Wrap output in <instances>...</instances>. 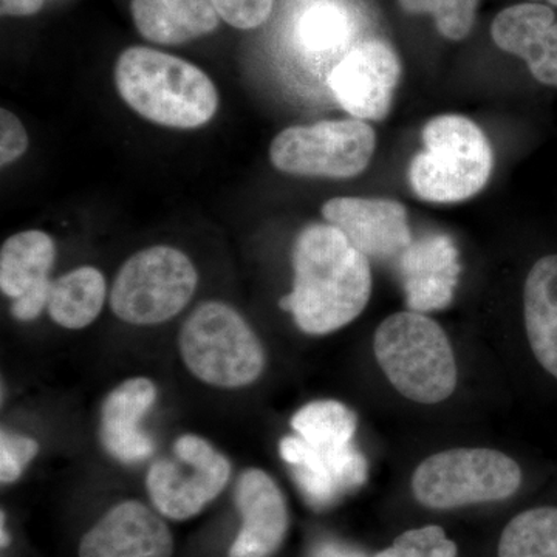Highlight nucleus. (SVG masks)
<instances>
[{"instance_id": "nucleus-23", "label": "nucleus", "mask_w": 557, "mask_h": 557, "mask_svg": "<svg viewBox=\"0 0 557 557\" xmlns=\"http://www.w3.org/2000/svg\"><path fill=\"white\" fill-rule=\"evenodd\" d=\"M498 557H557V508L516 516L502 534Z\"/></svg>"}, {"instance_id": "nucleus-6", "label": "nucleus", "mask_w": 557, "mask_h": 557, "mask_svg": "<svg viewBox=\"0 0 557 557\" xmlns=\"http://www.w3.org/2000/svg\"><path fill=\"white\" fill-rule=\"evenodd\" d=\"M197 284L199 273L185 252L168 245L141 249L116 274L110 309L126 324H164L188 307Z\"/></svg>"}, {"instance_id": "nucleus-17", "label": "nucleus", "mask_w": 557, "mask_h": 557, "mask_svg": "<svg viewBox=\"0 0 557 557\" xmlns=\"http://www.w3.org/2000/svg\"><path fill=\"white\" fill-rule=\"evenodd\" d=\"M157 401L153 381L137 376L123 381L106 397L101 408V442L121 463L134 465L152 456L153 442L141 421Z\"/></svg>"}, {"instance_id": "nucleus-13", "label": "nucleus", "mask_w": 557, "mask_h": 557, "mask_svg": "<svg viewBox=\"0 0 557 557\" xmlns=\"http://www.w3.org/2000/svg\"><path fill=\"white\" fill-rule=\"evenodd\" d=\"M79 557H172L174 537L159 511L124 500L84 534Z\"/></svg>"}, {"instance_id": "nucleus-3", "label": "nucleus", "mask_w": 557, "mask_h": 557, "mask_svg": "<svg viewBox=\"0 0 557 557\" xmlns=\"http://www.w3.org/2000/svg\"><path fill=\"white\" fill-rule=\"evenodd\" d=\"M375 357L403 397L435 405L456 391L453 347L437 322L417 311H399L376 330Z\"/></svg>"}, {"instance_id": "nucleus-7", "label": "nucleus", "mask_w": 557, "mask_h": 557, "mask_svg": "<svg viewBox=\"0 0 557 557\" xmlns=\"http://www.w3.org/2000/svg\"><path fill=\"white\" fill-rule=\"evenodd\" d=\"M522 483L512 458L493 449H450L426 458L413 472L416 498L428 508L449 509L511 497Z\"/></svg>"}, {"instance_id": "nucleus-25", "label": "nucleus", "mask_w": 557, "mask_h": 557, "mask_svg": "<svg viewBox=\"0 0 557 557\" xmlns=\"http://www.w3.org/2000/svg\"><path fill=\"white\" fill-rule=\"evenodd\" d=\"M410 14H432L440 35L446 39L467 38L474 27L479 0H398Z\"/></svg>"}, {"instance_id": "nucleus-28", "label": "nucleus", "mask_w": 557, "mask_h": 557, "mask_svg": "<svg viewBox=\"0 0 557 557\" xmlns=\"http://www.w3.org/2000/svg\"><path fill=\"white\" fill-rule=\"evenodd\" d=\"M223 21L240 30H251L269 20L274 0H209Z\"/></svg>"}, {"instance_id": "nucleus-33", "label": "nucleus", "mask_w": 557, "mask_h": 557, "mask_svg": "<svg viewBox=\"0 0 557 557\" xmlns=\"http://www.w3.org/2000/svg\"><path fill=\"white\" fill-rule=\"evenodd\" d=\"M531 2H539V3L547 2V3H549V5L557 7V0H531Z\"/></svg>"}, {"instance_id": "nucleus-30", "label": "nucleus", "mask_w": 557, "mask_h": 557, "mask_svg": "<svg viewBox=\"0 0 557 557\" xmlns=\"http://www.w3.org/2000/svg\"><path fill=\"white\" fill-rule=\"evenodd\" d=\"M44 0H0L3 16H32L42 9Z\"/></svg>"}, {"instance_id": "nucleus-20", "label": "nucleus", "mask_w": 557, "mask_h": 557, "mask_svg": "<svg viewBox=\"0 0 557 557\" xmlns=\"http://www.w3.org/2000/svg\"><path fill=\"white\" fill-rule=\"evenodd\" d=\"M57 245L44 231L14 234L0 249V289L13 300L51 285Z\"/></svg>"}, {"instance_id": "nucleus-27", "label": "nucleus", "mask_w": 557, "mask_h": 557, "mask_svg": "<svg viewBox=\"0 0 557 557\" xmlns=\"http://www.w3.org/2000/svg\"><path fill=\"white\" fill-rule=\"evenodd\" d=\"M39 453L36 440L2 431L0 435V482L3 485L20 480L25 467Z\"/></svg>"}, {"instance_id": "nucleus-12", "label": "nucleus", "mask_w": 557, "mask_h": 557, "mask_svg": "<svg viewBox=\"0 0 557 557\" xmlns=\"http://www.w3.org/2000/svg\"><path fill=\"white\" fill-rule=\"evenodd\" d=\"M322 215L368 258L398 259L412 244L408 211L395 200L338 197L325 201Z\"/></svg>"}, {"instance_id": "nucleus-10", "label": "nucleus", "mask_w": 557, "mask_h": 557, "mask_svg": "<svg viewBox=\"0 0 557 557\" xmlns=\"http://www.w3.org/2000/svg\"><path fill=\"white\" fill-rule=\"evenodd\" d=\"M401 78V62L383 40L354 47L333 67L330 90L354 119L380 121L391 112L394 91Z\"/></svg>"}, {"instance_id": "nucleus-1", "label": "nucleus", "mask_w": 557, "mask_h": 557, "mask_svg": "<svg viewBox=\"0 0 557 557\" xmlns=\"http://www.w3.org/2000/svg\"><path fill=\"white\" fill-rule=\"evenodd\" d=\"M293 292L281 307L309 335H329L355 321L369 304L368 256L332 225H310L293 248Z\"/></svg>"}, {"instance_id": "nucleus-2", "label": "nucleus", "mask_w": 557, "mask_h": 557, "mask_svg": "<svg viewBox=\"0 0 557 557\" xmlns=\"http://www.w3.org/2000/svg\"><path fill=\"white\" fill-rule=\"evenodd\" d=\"M115 84L131 109L159 126L197 129L218 113L219 91L203 70L149 47L120 54Z\"/></svg>"}, {"instance_id": "nucleus-11", "label": "nucleus", "mask_w": 557, "mask_h": 557, "mask_svg": "<svg viewBox=\"0 0 557 557\" xmlns=\"http://www.w3.org/2000/svg\"><path fill=\"white\" fill-rule=\"evenodd\" d=\"M278 450L313 508L332 507L368 480V461L354 445L317 448L296 435L282 440Z\"/></svg>"}, {"instance_id": "nucleus-22", "label": "nucleus", "mask_w": 557, "mask_h": 557, "mask_svg": "<svg viewBox=\"0 0 557 557\" xmlns=\"http://www.w3.org/2000/svg\"><path fill=\"white\" fill-rule=\"evenodd\" d=\"M357 424L354 410L335 399L310 403L292 418L293 431L304 442L317 448H343L351 445Z\"/></svg>"}, {"instance_id": "nucleus-5", "label": "nucleus", "mask_w": 557, "mask_h": 557, "mask_svg": "<svg viewBox=\"0 0 557 557\" xmlns=\"http://www.w3.org/2000/svg\"><path fill=\"white\" fill-rule=\"evenodd\" d=\"M423 152L413 157L409 182L421 200L458 203L485 188L493 172V149L474 121L440 115L423 129Z\"/></svg>"}, {"instance_id": "nucleus-32", "label": "nucleus", "mask_w": 557, "mask_h": 557, "mask_svg": "<svg viewBox=\"0 0 557 557\" xmlns=\"http://www.w3.org/2000/svg\"><path fill=\"white\" fill-rule=\"evenodd\" d=\"M9 545V534L5 533V512H2V547Z\"/></svg>"}, {"instance_id": "nucleus-16", "label": "nucleus", "mask_w": 557, "mask_h": 557, "mask_svg": "<svg viewBox=\"0 0 557 557\" xmlns=\"http://www.w3.org/2000/svg\"><path fill=\"white\" fill-rule=\"evenodd\" d=\"M491 36L498 49L522 58L531 75L557 87V22L552 7L528 2L497 14Z\"/></svg>"}, {"instance_id": "nucleus-9", "label": "nucleus", "mask_w": 557, "mask_h": 557, "mask_svg": "<svg viewBox=\"0 0 557 557\" xmlns=\"http://www.w3.org/2000/svg\"><path fill=\"white\" fill-rule=\"evenodd\" d=\"M231 463L199 435H182L174 457L160 458L146 475V487L156 511L171 520L200 515L228 485Z\"/></svg>"}, {"instance_id": "nucleus-24", "label": "nucleus", "mask_w": 557, "mask_h": 557, "mask_svg": "<svg viewBox=\"0 0 557 557\" xmlns=\"http://www.w3.org/2000/svg\"><path fill=\"white\" fill-rule=\"evenodd\" d=\"M354 33V22L343 5L336 2L313 3L300 13L295 36L300 49L313 54L330 53L346 46Z\"/></svg>"}, {"instance_id": "nucleus-8", "label": "nucleus", "mask_w": 557, "mask_h": 557, "mask_svg": "<svg viewBox=\"0 0 557 557\" xmlns=\"http://www.w3.org/2000/svg\"><path fill=\"white\" fill-rule=\"evenodd\" d=\"M375 146V131L366 121H321L277 134L270 160L277 171L298 177L351 178L368 170Z\"/></svg>"}, {"instance_id": "nucleus-19", "label": "nucleus", "mask_w": 557, "mask_h": 557, "mask_svg": "<svg viewBox=\"0 0 557 557\" xmlns=\"http://www.w3.org/2000/svg\"><path fill=\"white\" fill-rule=\"evenodd\" d=\"M523 306L534 357L557 380V255L539 259L528 273Z\"/></svg>"}, {"instance_id": "nucleus-26", "label": "nucleus", "mask_w": 557, "mask_h": 557, "mask_svg": "<svg viewBox=\"0 0 557 557\" xmlns=\"http://www.w3.org/2000/svg\"><path fill=\"white\" fill-rule=\"evenodd\" d=\"M375 557H457V545L440 527L410 530Z\"/></svg>"}, {"instance_id": "nucleus-4", "label": "nucleus", "mask_w": 557, "mask_h": 557, "mask_svg": "<svg viewBox=\"0 0 557 557\" xmlns=\"http://www.w3.org/2000/svg\"><path fill=\"white\" fill-rule=\"evenodd\" d=\"M178 350L186 369L207 386H251L265 369L262 343L239 311L222 300L200 304L182 325Z\"/></svg>"}, {"instance_id": "nucleus-15", "label": "nucleus", "mask_w": 557, "mask_h": 557, "mask_svg": "<svg viewBox=\"0 0 557 557\" xmlns=\"http://www.w3.org/2000/svg\"><path fill=\"white\" fill-rule=\"evenodd\" d=\"M236 505L242 527L230 557H271L287 536V502L277 483L258 468L247 469L237 480Z\"/></svg>"}, {"instance_id": "nucleus-18", "label": "nucleus", "mask_w": 557, "mask_h": 557, "mask_svg": "<svg viewBox=\"0 0 557 557\" xmlns=\"http://www.w3.org/2000/svg\"><path fill=\"white\" fill-rule=\"evenodd\" d=\"M132 17L143 38L177 46L219 27V13L209 0H132Z\"/></svg>"}, {"instance_id": "nucleus-29", "label": "nucleus", "mask_w": 557, "mask_h": 557, "mask_svg": "<svg viewBox=\"0 0 557 557\" xmlns=\"http://www.w3.org/2000/svg\"><path fill=\"white\" fill-rule=\"evenodd\" d=\"M28 149V134L24 124L10 110L0 112V163L2 166L20 160Z\"/></svg>"}, {"instance_id": "nucleus-31", "label": "nucleus", "mask_w": 557, "mask_h": 557, "mask_svg": "<svg viewBox=\"0 0 557 557\" xmlns=\"http://www.w3.org/2000/svg\"><path fill=\"white\" fill-rule=\"evenodd\" d=\"M313 557H364L355 549L341 547L336 544H324L314 549Z\"/></svg>"}, {"instance_id": "nucleus-21", "label": "nucleus", "mask_w": 557, "mask_h": 557, "mask_svg": "<svg viewBox=\"0 0 557 557\" xmlns=\"http://www.w3.org/2000/svg\"><path fill=\"white\" fill-rule=\"evenodd\" d=\"M108 285L100 270L79 267L58 277L51 285L49 314L62 329L89 327L104 307Z\"/></svg>"}, {"instance_id": "nucleus-14", "label": "nucleus", "mask_w": 557, "mask_h": 557, "mask_svg": "<svg viewBox=\"0 0 557 557\" xmlns=\"http://www.w3.org/2000/svg\"><path fill=\"white\" fill-rule=\"evenodd\" d=\"M397 267L410 310L424 314L453 302L461 265L456 242L448 234L412 240L399 255Z\"/></svg>"}]
</instances>
